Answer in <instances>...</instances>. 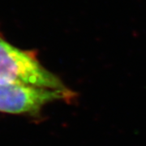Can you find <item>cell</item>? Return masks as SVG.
<instances>
[{
    "label": "cell",
    "mask_w": 146,
    "mask_h": 146,
    "mask_svg": "<svg viewBox=\"0 0 146 146\" xmlns=\"http://www.w3.org/2000/svg\"><path fill=\"white\" fill-rule=\"evenodd\" d=\"M69 89H46L19 84H0V113L36 115L43 106L60 100H70Z\"/></svg>",
    "instance_id": "cell-2"
},
{
    "label": "cell",
    "mask_w": 146,
    "mask_h": 146,
    "mask_svg": "<svg viewBox=\"0 0 146 146\" xmlns=\"http://www.w3.org/2000/svg\"><path fill=\"white\" fill-rule=\"evenodd\" d=\"M0 84L66 90L67 87L37 59L35 53L7 42L0 32Z\"/></svg>",
    "instance_id": "cell-1"
}]
</instances>
